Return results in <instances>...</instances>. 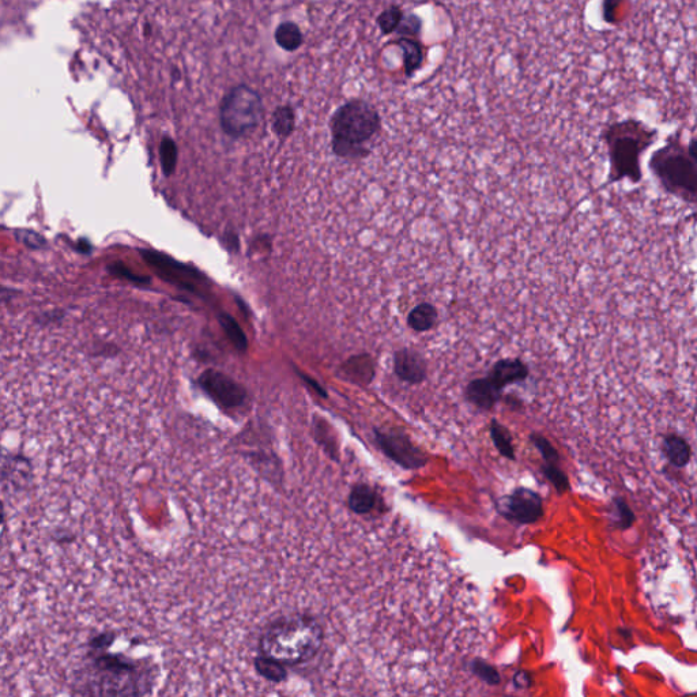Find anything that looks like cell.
<instances>
[{
	"label": "cell",
	"instance_id": "obj_1",
	"mask_svg": "<svg viewBox=\"0 0 697 697\" xmlns=\"http://www.w3.org/2000/svg\"><path fill=\"white\" fill-rule=\"evenodd\" d=\"M116 632L90 635L86 651L74 670L70 693L75 696H146L156 684V668L148 659L111 653Z\"/></svg>",
	"mask_w": 697,
	"mask_h": 697
},
{
	"label": "cell",
	"instance_id": "obj_2",
	"mask_svg": "<svg viewBox=\"0 0 697 697\" xmlns=\"http://www.w3.org/2000/svg\"><path fill=\"white\" fill-rule=\"evenodd\" d=\"M324 642V629L308 613L278 617L263 629L259 651L263 657L286 666H297L314 659Z\"/></svg>",
	"mask_w": 697,
	"mask_h": 697
},
{
	"label": "cell",
	"instance_id": "obj_3",
	"mask_svg": "<svg viewBox=\"0 0 697 697\" xmlns=\"http://www.w3.org/2000/svg\"><path fill=\"white\" fill-rule=\"evenodd\" d=\"M657 131L638 120L628 119L610 124L604 133L610 160L609 182L638 184L642 180L640 158L655 141Z\"/></svg>",
	"mask_w": 697,
	"mask_h": 697
},
{
	"label": "cell",
	"instance_id": "obj_4",
	"mask_svg": "<svg viewBox=\"0 0 697 697\" xmlns=\"http://www.w3.org/2000/svg\"><path fill=\"white\" fill-rule=\"evenodd\" d=\"M650 169L666 194L696 205L697 157L691 156L687 146L672 135L661 149L654 152Z\"/></svg>",
	"mask_w": 697,
	"mask_h": 697
},
{
	"label": "cell",
	"instance_id": "obj_5",
	"mask_svg": "<svg viewBox=\"0 0 697 697\" xmlns=\"http://www.w3.org/2000/svg\"><path fill=\"white\" fill-rule=\"evenodd\" d=\"M375 440L380 451L406 470H417L427 465V455L401 429H375Z\"/></svg>",
	"mask_w": 697,
	"mask_h": 697
},
{
	"label": "cell",
	"instance_id": "obj_6",
	"mask_svg": "<svg viewBox=\"0 0 697 697\" xmlns=\"http://www.w3.org/2000/svg\"><path fill=\"white\" fill-rule=\"evenodd\" d=\"M35 466L24 452L0 451V489L6 493H22L32 489Z\"/></svg>",
	"mask_w": 697,
	"mask_h": 697
},
{
	"label": "cell",
	"instance_id": "obj_7",
	"mask_svg": "<svg viewBox=\"0 0 697 697\" xmlns=\"http://www.w3.org/2000/svg\"><path fill=\"white\" fill-rule=\"evenodd\" d=\"M499 511L508 521L519 525H533L544 516V503L537 492L518 488L500 500Z\"/></svg>",
	"mask_w": 697,
	"mask_h": 697
},
{
	"label": "cell",
	"instance_id": "obj_8",
	"mask_svg": "<svg viewBox=\"0 0 697 697\" xmlns=\"http://www.w3.org/2000/svg\"><path fill=\"white\" fill-rule=\"evenodd\" d=\"M198 384L207 397L212 398L221 408L235 409L246 402V388L221 372L213 371V369L206 371Z\"/></svg>",
	"mask_w": 697,
	"mask_h": 697
},
{
	"label": "cell",
	"instance_id": "obj_9",
	"mask_svg": "<svg viewBox=\"0 0 697 697\" xmlns=\"http://www.w3.org/2000/svg\"><path fill=\"white\" fill-rule=\"evenodd\" d=\"M393 368L394 375L402 383L410 384V386H418L427 380V360L416 349H398L393 356Z\"/></svg>",
	"mask_w": 697,
	"mask_h": 697
},
{
	"label": "cell",
	"instance_id": "obj_10",
	"mask_svg": "<svg viewBox=\"0 0 697 697\" xmlns=\"http://www.w3.org/2000/svg\"><path fill=\"white\" fill-rule=\"evenodd\" d=\"M529 376V365L518 357L497 360L488 374V378L500 391L512 384L525 382Z\"/></svg>",
	"mask_w": 697,
	"mask_h": 697
},
{
	"label": "cell",
	"instance_id": "obj_11",
	"mask_svg": "<svg viewBox=\"0 0 697 697\" xmlns=\"http://www.w3.org/2000/svg\"><path fill=\"white\" fill-rule=\"evenodd\" d=\"M501 393L503 391H500L488 376L472 380L465 388L467 402L485 412L495 408L501 399Z\"/></svg>",
	"mask_w": 697,
	"mask_h": 697
},
{
	"label": "cell",
	"instance_id": "obj_12",
	"mask_svg": "<svg viewBox=\"0 0 697 697\" xmlns=\"http://www.w3.org/2000/svg\"><path fill=\"white\" fill-rule=\"evenodd\" d=\"M383 499L380 493L376 491L374 486L364 484H356L349 493L348 506L349 510L357 515H368L378 510L382 506Z\"/></svg>",
	"mask_w": 697,
	"mask_h": 697
},
{
	"label": "cell",
	"instance_id": "obj_13",
	"mask_svg": "<svg viewBox=\"0 0 697 697\" xmlns=\"http://www.w3.org/2000/svg\"><path fill=\"white\" fill-rule=\"evenodd\" d=\"M401 52L403 70L408 78H412L424 64V47L418 37L398 36L394 43Z\"/></svg>",
	"mask_w": 697,
	"mask_h": 697
},
{
	"label": "cell",
	"instance_id": "obj_14",
	"mask_svg": "<svg viewBox=\"0 0 697 697\" xmlns=\"http://www.w3.org/2000/svg\"><path fill=\"white\" fill-rule=\"evenodd\" d=\"M437 323H439V310L429 301L414 305L406 318L409 329L417 334L429 333L435 329Z\"/></svg>",
	"mask_w": 697,
	"mask_h": 697
},
{
	"label": "cell",
	"instance_id": "obj_15",
	"mask_svg": "<svg viewBox=\"0 0 697 697\" xmlns=\"http://www.w3.org/2000/svg\"><path fill=\"white\" fill-rule=\"evenodd\" d=\"M663 454L673 466L685 467L692 458V448L684 437L669 435L663 439Z\"/></svg>",
	"mask_w": 697,
	"mask_h": 697
},
{
	"label": "cell",
	"instance_id": "obj_16",
	"mask_svg": "<svg viewBox=\"0 0 697 697\" xmlns=\"http://www.w3.org/2000/svg\"><path fill=\"white\" fill-rule=\"evenodd\" d=\"M491 437L493 443H495L497 451H499L504 458L514 461L515 447L514 443H512L511 433L497 420H493L491 423Z\"/></svg>",
	"mask_w": 697,
	"mask_h": 697
},
{
	"label": "cell",
	"instance_id": "obj_17",
	"mask_svg": "<svg viewBox=\"0 0 697 697\" xmlns=\"http://www.w3.org/2000/svg\"><path fill=\"white\" fill-rule=\"evenodd\" d=\"M256 672L261 674L263 678L271 681V683H282L288 678V672H286V666L281 665L273 659L263 657H258L255 659Z\"/></svg>",
	"mask_w": 697,
	"mask_h": 697
},
{
	"label": "cell",
	"instance_id": "obj_18",
	"mask_svg": "<svg viewBox=\"0 0 697 697\" xmlns=\"http://www.w3.org/2000/svg\"><path fill=\"white\" fill-rule=\"evenodd\" d=\"M544 474L560 493L570 491V481H568L563 470L560 469V463H545Z\"/></svg>",
	"mask_w": 697,
	"mask_h": 697
},
{
	"label": "cell",
	"instance_id": "obj_19",
	"mask_svg": "<svg viewBox=\"0 0 697 697\" xmlns=\"http://www.w3.org/2000/svg\"><path fill=\"white\" fill-rule=\"evenodd\" d=\"M614 507H616L614 508V515H616L614 522H616V526L619 527V529L627 530L634 525V512H632L631 508H629L628 504L625 503L623 499L614 500Z\"/></svg>",
	"mask_w": 697,
	"mask_h": 697
},
{
	"label": "cell",
	"instance_id": "obj_20",
	"mask_svg": "<svg viewBox=\"0 0 697 697\" xmlns=\"http://www.w3.org/2000/svg\"><path fill=\"white\" fill-rule=\"evenodd\" d=\"M530 439L534 446L537 447V450L541 452L545 463H560L559 452L550 444L546 437L540 435V433H533Z\"/></svg>",
	"mask_w": 697,
	"mask_h": 697
},
{
	"label": "cell",
	"instance_id": "obj_21",
	"mask_svg": "<svg viewBox=\"0 0 697 697\" xmlns=\"http://www.w3.org/2000/svg\"><path fill=\"white\" fill-rule=\"evenodd\" d=\"M473 672L477 677H480L482 681H485L489 685H497L500 683V674L493 666L488 665V663L478 661L473 665Z\"/></svg>",
	"mask_w": 697,
	"mask_h": 697
},
{
	"label": "cell",
	"instance_id": "obj_22",
	"mask_svg": "<svg viewBox=\"0 0 697 697\" xmlns=\"http://www.w3.org/2000/svg\"><path fill=\"white\" fill-rule=\"evenodd\" d=\"M75 540L74 534L67 529L55 530L54 541L58 544H69Z\"/></svg>",
	"mask_w": 697,
	"mask_h": 697
},
{
	"label": "cell",
	"instance_id": "obj_23",
	"mask_svg": "<svg viewBox=\"0 0 697 697\" xmlns=\"http://www.w3.org/2000/svg\"><path fill=\"white\" fill-rule=\"evenodd\" d=\"M515 685L518 688H527L530 687L531 685V678L529 674L526 673H518L516 674L515 678Z\"/></svg>",
	"mask_w": 697,
	"mask_h": 697
},
{
	"label": "cell",
	"instance_id": "obj_24",
	"mask_svg": "<svg viewBox=\"0 0 697 697\" xmlns=\"http://www.w3.org/2000/svg\"><path fill=\"white\" fill-rule=\"evenodd\" d=\"M6 522V507L5 503H3V500L0 499V526L3 525V523Z\"/></svg>",
	"mask_w": 697,
	"mask_h": 697
},
{
	"label": "cell",
	"instance_id": "obj_25",
	"mask_svg": "<svg viewBox=\"0 0 697 697\" xmlns=\"http://www.w3.org/2000/svg\"><path fill=\"white\" fill-rule=\"evenodd\" d=\"M0 421H2V412H0Z\"/></svg>",
	"mask_w": 697,
	"mask_h": 697
}]
</instances>
